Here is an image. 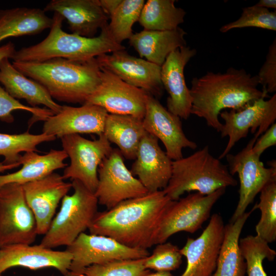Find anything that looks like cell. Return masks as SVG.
Returning a JSON list of instances; mask_svg holds the SVG:
<instances>
[{"label": "cell", "instance_id": "83f0119b", "mask_svg": "<svg viewBox=\"0 0 276 276\" xmlns=\"http://www.w3.org/2000/svg\"><path fill=\"white\" fill-rule=\"evenodd\" d=\"M146 133L143 119L130 115L108 113L103 133L110 143L118 147L123 157L135 159L139 144Z\"/></svg>", "mask_w": 276, "mask_h": 276}, {"label": "cell", "instance_id": "603a6c76", "mask_svg": "<svg viewBox=\"0 0 276 276\" xmlns=\"http://www.w3.org/2000/svg\"><path fill=\"white\" fill-rule=\"evenodd\" d=\"M43 10L60 14L66 19L72 33L85 37H94L108 24V16L98 0H52Z\"/></svg>", "mask_w": 276, "mask_h": 276}, {"label": "cell", "instance_id": "5bb4252c", "mask_svg": "<svg viewBox=\"0 0 276 276\" xmlns=\"http://www.w3.org/2000/svg\"><path fill=\"white\" fill-rule=\"evenodd\" d=\"M100 70L101 82L85 103L99 106L108 113L130 115L143 119L148 93L125 82L106 70Z\"/></svg>", "mask_w": 276, "mask_h": 276}, {"label": "cell", "instance_id": "8992f818", "mask_svg": "<svg viewBox=\"0 0 276 276\" xmlns=\"http://www.w3.org/2000/svg\"><path fill=\"white\" fill-rule=\"evenodd\" d=\"M72 183L74 192L62 198L60 210L39 244L43 247L53 249L70 245L88 229L98 212L95 194L78 180H72Z\"/></svg>", "mask_w": 276, "mask_h": 276}, {"label": "cell", "instance_id": "1f68e13d", "mask_svg": "<svg viewBox=\"0 0 276 276\" xmlns=\"http://www.w3.org/2000/svg\"><path fill=\"white\" fill-rule=\"evenodd\" d=\"M260 193V201L251 211L260 210L261 217L255 227L256 235L269 243L276 240V180L268 183Z\"/></svg>", "mask_w": 276, "mask_h": 276}, {"label": "cell", "instance_id": "cb8c5ba5", "mask_svg": "<svg viewBox=\"0 0 276 276\" xmlns=\"http://www.w3.org/2000/svg\"><path fill=\"white\" fill-rule=\"evenodd\" d=\"M0 83L11 96L25 100L32 107L43 105L54 114L62 109L42 85L18 71L8 58L0 62Z\"/></svg>", "mask_w": 276, "mask_h": 276}, {"label": "cell", "instance_id": "d590c367", "mask_svg": "<svg viewBox=\"0 0 276 276\" xmlns=\"http://www.w3.org/2000/svg\"><path fill=\"white\" fill-rule=\"evenodd\" d=\"M145 258L91 265L85 269L83 276H145L150 271L144 265Z\"/></svg>", "mask_w": 276, "mask_h": 276}, {"label": "cell", "instance_id": "ab89813d", "mask_svg": "<svg viewBox=\"0 0 276 276\" xmlns=\"http://www.w3.org/2000/svg\"><path fill=\"white\" fill-rule=\"evenodd\" d=\"M276 145V124L269 128L259 137L252 146V151L259 157L268 148Z\"/></svg>", "mask_w": 276, "mask_h": 276}, {"label": "cell", "instance_id": "60d3db41", "mask_svg": "<svg viewBox=\"0 0 276 276\" xmlns=\"http://www.w3.org/2000/svg\"><path fill=\"white\" fill-rule=\"evenodd\" d=\"M99 3L104 12L110 16L120 5L122 0H98Z\"/></svg>", "mask_w": 276, "mask_h": 276}, {"label": "cell", "instance_id": "e575fe53", "mask_svg": "<svg viewBox=\"0 0 276 276\" xmlns=\"http://www.w3.org/2000/svg\"><path fill=\"white\" fill-rule=\"evenodd\" d=\"M255 27L276 31V11L260 7L256 5L242 8L240 17L235 21L227 23L220 28L221 33L231 30Z\"/></svg>", "mask_w": 276, "mask_h": 276}, {"label": "cell", "instance_id": "f6af8a7d", "mask_svg": "<svg viewBox=\"0 0 276 276\" xmlns=\"http://www.w3.org/2000/svg\"><path fill=\"white\" fill-rule=\"evenodd\" d=\"M145 276H174L170 272L156 271L154 273H149Z\"/></svg>", "mask_w": 276, "mask_h": 276}, {"label": "cell", "instance_id": "4fadbf2b", "mask_svg": "<svg viewBox=\"0 0 276 276\" xmlns=\"http://www.w3.org/2000/svg\"><path fill=\"white\" fill-rule=\"evenodd\" d=\"M262 98L239 110H224L219 116L224 120L220 131L222 137L228 136V141L221 159L229 153L240 140L246 137L249 129L257 139L275 123L276 119V94L268 100Z\"/></svg>", "mask_w": 276, "mask_h": 276}, {"label": "cell", "instance_id": "6da1fadb", "mask_svg": "<svg viewBox=\"0 0 276 276\" xmlns=\"http://www.w3.org/2000/svg\"><path fill=\"white\" fill-rule=\"evenodd\" d=\"M171 200L163 190L127 199L97 212L88 230L129 247L147 249L154 245L160 220Z\"/></svg>", "mask_w": 276, "mask_h": 276}, {"label": "cell", "instance_id": "836d02e7", "mask_svg": "<svg viewBox=\"0 0 276 276\" xmlns=\"http://www.w3.org/2000/svg\"><path fill=\"white\" fill-rule=\"evenodd\" d=\"M145 2L144 0H122L114 12L110 16L109 30L119 44L129 39L133 34L132 26L139 21Z\"/></svg>", "mask_w": 276, "mask_h": 276}, {"label": "cell", "instance_id": "d6a6232c", "mask_svg": "<svg viewBox=\"0 0 276 276\" xmlns=\"http://www.w3.org/2000/svg\"><path fill=\"white\" fill-rule=\"evenodd\" d=\"M268 244L257 235H248L239 239V249L245 262L247 276H267L263 260L272 261L276 256V251Z\"/></svg>", "mask_w": 276, "mask_h": 276}, {"label": "cell", "instance_id": "d4e9b609", "mask_svg": "<svg viewBox=\"0 0 276 276\" xmlns=\"http://www.w3.org/2000/svg\"><path fill=\"white\" fill-rule=\"evenodd\" d=\"M186 31L180 28L170 31H143L132 35L129 43L141 58L161 66L168 55L187 45Z\"/></svg>", "mask_w": 276, "mask_h": 276}, {"label": "cell", "instance_id": "d6986e66", "mask_svg": "<svg viewBox=\"0 0 276 276\" xmlns=\"http://www.w3.org/2000/svg\"><path fill=\"white\" fill-rule=\"evenodd\" d=\"M196 53L195 49L180 47L171 53L161 66V82L169 95L167 109L185 120L191 114L192 99L186 83L184 69Z\"/></svg>", "mask_w": 276, "mask_h": 276}, {"label": "cell", "instance_id": "7bdbcfd3", "mask_svg": "<svg viewBox=\"0 0 276 276\" xmlns=\"http://www.w3.org/2000/svg\"><path fill=\"white\" fill-rule=\"evenodd\" d=\"M256 6L268 9L269 8L276 9L275 0H260L257 4Z\"/></svg>", "mask_w": 276, "mask_h": 276}, {"label": "cell", "instance_id": "b9f144b4", "mask_svg": "<svg viewBox=\"0 0 276 276\" xmlns=\"http://www.w3.org/2000/svg\"><path fill=\"white\" fill-rule=\"evenodd\" d=\"M16 51L15 44L10 41L0 47V62L5 58L11 59Z\"/></svg>", "mask_w": 276, "mask_h": 276}, {"label": "cell", "instance_id": "bcb514c9", "mask_svg": "<svg viewBox=\"0 0 276 276\" xmlns=\"http://www.w3.org/2000/svg\"><path fill=\"white\" fill-rule=\"evenodd\" d=\"M51 276H54V275H51Z\"/></svg>", "mask_w": 276, "mask_h": 276}, {"label": "cell", "instance_id": "44dd1931", "mask_svg": "<svg viewBox=\"0 0 276 276\" xmlns=\"http://www.w3.org/2000/svg\"><path fill=\"white\" fill-rule=\"evenodd\" d=\"M72 258V255L66 250H55L40 244H11L0 248V276L15 267L34 270L52 267L66 276Z\"/></svg>", "mask_w": 276, "mask_h": 276}, {"label": "cell", "instance_id": "30bf717a", "mask_svg": "<svg viewBox=\"0 0 276 276\" xmlns=\"http://www.w3.org/2000/svg\"><path fill=\"white\" fill-rule=\"evenodd\" d=\"M65 250L72 256L66 276H83L85 269L91 265L142 259L150 254L147 249L129 247L107 236L85 233Z\"/></svg>", "mask_w": 276, "mask_h": 276}, {"label": "cell", "instance_id": "8d00e7d4", "mask_svg": "<svg viewBox=\"0 0 276 276\" xmlns=\"http://www.w3.org/2000/svg\"><path fill=\"white\" fill-rule=\"evenodd\" d=\"M182 257L177 246L165 242L157 244L152 253L144 259V265L149 270L170 272L180 266Z\"/></svg>", "mask_w": 276, "mask_h": 276}, {"label": "cell", "instance_id": "ffe728a7", "mask_svg": "<svg viewBox=\"0 0 276 276\" xmlns=\"http://www.w3.org/2000/svg\"><path fill=\"white\" fill-rule=\"evenodd\" d=\"M108 113L103 108L85 103L80 107L63 105L61 111L44 121L42 132L61 138L70 134L103 133Z\"/></svg>", "mask_w": 276, "mask_h": 276}, {"label": "cell", "instance_id": "f1b7e54d", "mask_svg": "<svg viewBox=\"0 0 276 276\" xmlns=\"http://www.w3.org/2000/svg\"><path fill=\"white\" fill-rule=\"evenodd\" d=\"M252 212H245L224 226V238L212 276H244L246 265L239 246L242 228Z\"/></svg>", "mask_w": 276, "mask_h": 276}, {"label": "cell", "instance_id": "e0dca14e", "mask_svg": "<svg viewBox=\"0 0 276 276\" xmlns=\"http://www.w3.org/2000/svg\"><path fill=\"white\" fill-rule=\"evenodd\" d=\"M143 123L147 133L162 142L167 155L172 160L183 157V148L195 149L197 147L196 143L185 135L180 118L170 112L149 94L146 98Z\"/></svg>", "mask_w": 276, "mask_h": 276}, {"label": "cell", "instance_id": "5b68a950", "mask_svg": "<svg viewBox=\"0 0 276 276\" xmlns=\"http://www.w3.org/2000/svg\"><path fill=\"white\" fill-rule=\"evenodd\" d=\"M237 184L227 166L213 156L206 145L187 157L172 160L171 176L163 190L170 200H176L186 192L208 195Z\"/></svg>", "mask_w": 276, "mask_h": 276}, {"label": "cell", "instance_id": "f35d334b", "mask_svg": "<svg viewBox=\"0 0 276 276\" xmlns=\"http://www.w3.org/2000/svg\"><path fill=\"white\" fill-rule=\"evenodd\" d=\"M265 94L276 91V38L269 45L266 60L257 75Z\"/></svg>", "mask_w": 276, "mask_h": 276}, {"label": "cell", "instance_id": "9c48e42d", "mask_svg": "<svg viewBox=\"0 0 276 276\" xmlns=\"http://www.w3.org/2000/svg\"><path fill=\"white\" fill-rule=\"evenodd\" d=\"M62 148L70 159L62 175L64 179L77 180L95 193L98 183V170L102 160L113 148L103 133L89 140L80 134L60 138Z\"/></svg>", "mask_w": 276, "mask_h": 276}, {"label": "cell", "instance_id": "4dcf8cb0", "mask_svg": "<svg viewBox=\"0 0 276 276\" xmlns=\"http://www.w3.org/2000/svg\"><path fill=\"white\" fill-rule=\"evenodd\" d=\"M56 139L54 135L44 133L39 134H31L28 131L14 134L0 133V155L4 158L3 163L6 165L21 164V152L38 151L37 145Z\"/></svg>", "mask_w": 276, "mask_h": 276}, {"label": "cell", "instance_id": "4316f807", "mask_svg": "<svg viewBox=\"0 0 276 276\" xmlns=\"http://www.w3.org/2000/svg\"><path fill=\"white\" fill-rule=\"evenodd\" d=\"M53 18L39 8L16 7L0 10V43L12 37L38 34L50 29Z\"/></svg>", "mask_w": 276, "mask_h": 276}, {"label": "cell", "instance_id": "9a60e30c", "mask_svg": "<svg viewBox=\"0 0 276 276\" xmlns=\"http://www.w3.org/2000/svg\"><path fill=\"white\" fill-rule=\"evenodd\" d=\"M96 60L100 68L113 73L125 82L143 89L155 98L162 96L161 66L132 56L125 50L99 56Z\"/></svg>", "mask_w": 276, "mask_h": 276}, {"label": "cell", "instance_id": "277c9868", "mask_svg": "<svg viewBox=\"0 0 276 276\" xmlns=\"http://www.w3.org/2000/svg\"><path fill=\"white\" fill-rule=\"evenodd\" d=\"M48 35L41 41L15 51L13 61H41L55 58L72 60H87L106 54L125 50L112 37L108 23L97 37L89 38L62 29L64 18L54 13Z\"/></svg>", "mask_w": 276, "mask_h": 276}, {"label": "cell", "instance_id": "484cf974", "mask_svg": "<svg viewBox=\"0 0 276 276\" xmlns=\"http://www.w3.org/2000/svg\"><path fill=\"white\" fill-rule=\"evenodd\" d=\"M67 157L63 150L51 149L43 155L35 151L25 152L20 159L21 169L13 173L0 175V188L8 183L22 185L42 178L56 170L66 167L64 160Z\"/></svg>", "mask_w": 276, "mask_h": 276}, {"label": "cell", "instance_id": "f546056e", "mask_svg": "<svg viewBox=\"0 0 276 276\" xmlns=\"http://www.w3.org/2000/svg\"><path fill=\"white\" fill-rule=\"evenodd\" d=\"M174 0H148L139 19L144 30L170 31L184 22L186 11L175 5Z\"/></svg>", "mask_w": 276, "mask_h": 276}, {"label": "cell", "instance_id": "8fae6325", "mask_svg": "<svg viewBox=\"0 0 276 276\" xmlns=\"http://www.w3.org/2000/svg\"><path fill=\"white\" fill-rule=\"evenodd\" d=\"M256 140L253 137L238 153H228L225 156L231 174L233 176L237 173L240 183L239 201L229 222H235L245 212L249 204L268 183L276 180L275 160L269 162L270 167L264 166L260 157L252 150Z\"/></svg>", "mask_w": 276, "mask_h": 276}, {"label": "cell", "instance_id": "7402d4cb", "mask_svg": "<svg viewBox=\"0 0 276 276\" xmlns=\"http://www.w3.org/2000/svg\"><path fill=\"white\" fill-rule=\"evenodd\" d=\"M131 172L148 192L164 190L171 178L172 160L158 144V140L146 133L141 140Z\"/></svg>", "mask_w": 276, "mask_h": 276}, {"label": "cell", "instance_id": "7a4b0ae2", "mask_svg": "<svg viewBox=\"0 0 276 276\" xmlns=\"http://www.w3.org/2000/svg\"><path fill=\"white\" fill-rule=\"evenodd\" d=\"M259 85L257 75L252 76L244 68L231 67L223 73L207 72L192 79L191 114L205 119L208 126L220 132L223 124L219 116L222 110H239L268 97Z\"/></svg>", "mask_w": 276, "mask_h": 276}, {"label": "cell", "instance_id": "ba28073f", "mask_svg": "<svg viewBox=\"0 0 276 276\" xmlns=\"http://www.w3.org/2000/svg\"><path fill=\"white\" fill-rule=\"evenodd\" d=\"M37 234L35 216L29 206L22 185L10 183L0 188V248L32 244Z\"/></svg>", "mask_w": 276, "mask_h": 276}, {"label": "cell", "instance_id": "3957f363", "mask_svg": "<svg viewBox=\"0 0 276 276\" xmlns=\"http://www.w3.org/2000/svg\"><path fill=\"white\" fill-rule=\"evenodd\" d=\"M12 64L25 76L42 85L53 99L60 102L83 104L101 82V70L96 58L13 61Z\"/></svg>", "mask_w": 276, "mask_h": 276}, {"label": "cell", "instance_id": "52a82bcc", "mask_svg": "<svg viewBox=\"0 0 276 276\" xmlns=\"http://www.w3.org/2000/svg\"><path fill=\"white\" fill-rule=\"evenodd\" d=\"M226 188L203 195L191 193L176 200H171L160 220L154 245L164 243L180 232L193 234L209 218L213 205L224 194Z\"/></svg>", "mask_w": 276, "mask_h": 276}, {"label": "cell", "instance_id": "2e32d148", "mask_svg": "<svg viewBox=\"0 0 276 276\" xmlns=\"http://www.w3.org/2000/svg\"><path fill=\"white\" fill-rule=\"evenodd\" d=\"M222 217L215 213L208 225L196 239L188 238L180 251L187 259V266L180 276H212L224 238Z\"/></svg>", "mask_w": 276, "mask_h": 276}, {"label": "cell", "instance_id": "7c38bea8", "mask_svg": "<svg viewBox=\"0 0 276 276\" xmlns=\"http://www.w3.org/2000/svg\"><path fill=\"white\" fill-rule=\"evenodd\" d=\"M119 149L114 148L99 166L98 183L95 192L98 203L110 209L127 199L148 192L125 165Z\"/></svg>", "mask_w": 276, "mask_h": 276}, {"label": "cell", "instance_id": "ac0fdd59", "mask_svg": "<svg viewBox=\"0 0 276 276\" xmlns=\"http://www.w3.org/2000/svg\"><path fill=\"white\" fill-rule=\"evenodd\" d=\"M64 180L54 172L22 185L26 201L36 219L38 235L48 231L59 203L72 188V182Z\"/></svg>", "mask_w": 276, "mask_h": 276}, {"label": "cell", "instance_id": "74e56055", "mask_svg": "<svg viewBox=\"0 0 276 276\" xmlns=\"http://www.w3.org/2000/svg\"><path fill=\"white\" fill-rule=\"evenodd\" d=\"M16 110L30 112L33 114L30 125L37 121H45L54 112L48 108L32 107L24 105L18 100L11 96L4 88L0 86V119L6 122H11L14 118L11 113Z\"/></svg>", "mask_w": 276, "mask_h": 276}, {"label": "cell", "instance_id": "ee69618b", "mask_svg": "<svg viewBox=\"0 0 276 276\" xmlns=\"http://www.w3.org/2000/svg\"><path fill=\"white\" fill-rule=\"evenodd\" d=\"M21 165L20 163H17L13 165H6L3 162H0V172H3L6 170L12 169L17 168Z\"/></svg>", "mask_w": 276, "mask_h": 276}]
</instances>
